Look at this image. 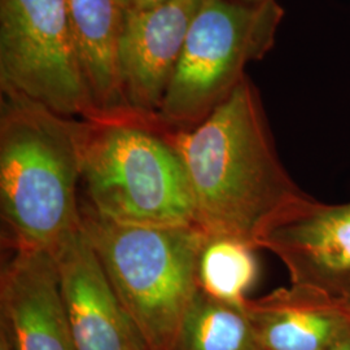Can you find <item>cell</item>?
<instances>
[{
    "label": "cell",
    "instance_id": "obj_1",
    "mask_svg": "<svg viewBox=\"0 0 350 350\" xmlns=\"http://www.w3.org/2000/svg\"><path fill=\"white\" fill-rule=\"evenodd\" d=\"M172 137L186 167L195 224L206 235L258 250L266 228L308 196L278 156L250 77L200 124Z\"/></svg>",
    "mask_w": 350,
    "mask_h": 350
},
{
    "label": "cell",
    "instance_id": "obj_2",
    "mask_svg": "<svg viewBox=\"0 0 350 350\" xmlns=\"http://www.w3.org/2000/svg\"><path fill=\"white\" fill-rule=\"evenodd\" d=\"M0 215L12 250L52 253L82 227L85 120L0 90Z\"/></svg>",
    "mask_w": 350,
    "mask_h": 350
},
{
    "label": "cell",
    "instance_id": "obj_3",
    "mask_svg": "<svg viewBox=\"0 0 350 350\" xmlns=\"http://www.w3.org/2000/svg\"><path fill=\"white\" fill-rule=\"evenodd\" d=\"M172 129L138 112L85 121L81 199L125 225L196 226Z\"/></svg>",
    "mask_w": 350,
    "mask_h": 350
},
{
    "label": "cell",
    "instance_id": "obj_4",
    "mask_svg": "<svg viewBox=\"0 0 350 350\" xmlns=\"http://www.w3.org/2000/svg\"><path fill=\"white\" fill-rule=\"evenodd\" d=\"M82 227L129 321L147 350H174L198 292L206 234L198 226L125 225L81 200Z\"/></svg>",
    "mask_w": 350,
    "mask_h": 350
},
{
    "label": "cell",
    "instance_id": "obj_5",
    "mask_svg": "<svg viewBox=\"0 0 350 350\" xmlns=\"http://www.w3.org/2000/svg\"><path fill=\"white\" fill-rule=\"evenodd\" d=\"M284 10L276 0H204L189 26L157 118L172 130L200 124L275 44Z\"/></svg>",
    "mask_w": 350,
    "mask_h": 350
},
{
    "label": "cell",
    "instance_id": "obj_6",
    "mask_svg": "<svg viewBox=\"0 0 350 350\" xmlns=\"http://www.w3.org/2000/svg\"><path fill=\"white\" fill-rule=\"evenodd\" d=\"M0 90L65 117H107L88 86L65 0H0Z\"/></svg>",
    "mask_w": 350,
    "mask_h": 350
},
{
    "label": "cell",
    "instance_id": "obj_7",
    "mask_svg": "<svg viewBox=\"0 0 350 350\" xmlns=\"http://www.w3.org/2000/svg\"><path fill=\"white\" fill-rule=\"evenodd\" d=\"M257 247L286 266L289 287L350 308V202L308 195L266 228Z\"/></svg>",
    "mask_w": 350,
    "mask_h": 350
},
{
    "label": "cell",
    "instance_id": "obj_8",
    "mask_svg": "<svg viewBox=\"0 0 350 350\" xmlns=\"http://www.w3.org/2000/svg\"><path fill=\"white\" fill-rule=\"evenodd\" d=\"M202 1L172 0L126 11L117 64L126 104L134 112L157 117Z\"/></svg>",
    "mask_w": 350,
    "mask_h": 350
},
{
    "label": "cell",
    "instance_id": "obj_9",
    "mask_svg": "<svg viewBox=\"0 0 350 350\" xmlns=\"http://www.w3.org/2000/svg\"><path fill=\"white\" fill-rule=\"evenodd\" d=\"M0 322L16 350H75L50 252L12 250L0 276Z\"/></svg>",
    "mask_w": 350,
    "mask_h": 350
},
{
    "label": "cell",
    "instance_id": "obj_10",
    "mask_svg": "<svg viewBox=\"0 0 350 350\" xmlns=\"http://www.w3.org/2000/svg\"><path fill=\"white\" fill-rule=\"evenodd\" d=\"M59 271L75 350H133L139 338L83 227L51 253Z\"/></svg>",
    "mask_w": 350,
    "mask_h": 350
},
{
    "label": "cell",
    "instance_id": "obj_11",
    "mask_svg": "<svg viewBox=\"0 0 350 350\" xmlns=\"http://www.w3.org/2000/svg\"><path fill=\"white\" fill-rule=\"evenodd\" d=\"M260 350H327L350 328V308L296 288L248 300Z\"/></svg>",
    "mask_w": 350,
    "mask_h": 350
},
{
    "label": "cell",
    "instance_id": "obj_12",
    "mask_svg": "<svg viewBox=\"0 0 350 350\" xmlns=\"http://www.w3.org/2000/svg\"><path fill=\"white\" fill-rule=\"evenodd\" d=\"M88 86L104 116L134 112L118 75V43L125 21L122 0H65Z\"/></svg>",
    "mask_w": 350,
    "mask_h": 350
},
{
    "label": "cell",
    "instance_id": "obj_13",
    "mask_svg": "<svg viewBox=\"0 0 350 350\" xmlns=\"http://www.w3.org/2000/svg\"><path fill=\"white\" fill-rule=\"evenodd\" d=\"M256 250L240 239L206 235L196 265L198 288L214 300L244 306L260 271Z\"/></svg>",
    "mask_w": 350,
    "mask_h": 350
},
{
    "label": "cell",
    "instance_id": "obj_14",
    "mask_svg": "<svg viewBox=\"0 0 350 350\" xmlns=\"http://www.w3.org/2000/svg\"><path fill=\"white\" fill-rule=\"evenodd\" d=\"M174 350H260L244 306L214 300L198 289Z\"/></svg>",
    "mask_w": 350,
    "mask_h": 350
},
{
    "label": "cell",
    "instance_id": "obj_15",
    "mask_svg": "<svg viewBox=\"0 0 350 350\" xmlns=\"http://www.w3.org/2000/svg\"><path fill=\"white\" fill-rule=\"evenodd\" d=\"M126 11H142L159 7L172 0H122Z\"/></svg>",
    "mask_w": 350,
    "mask_h": 350
},
{
    "label": "cell",
    "instance_id": "obj_16",
    "mask_svg": "<svg viewBox=\"0 0 350 350\" xmlns=\"http://www.w3.org/2000/svg\"><path fill=\"white\" fill-rule=\"evenodd\" d=\"M0 350H16L8 328L0 322Z\"/></svg>",
    "mask_w": 350,
    "mask_h": 350
},
{
    "label": "cell",
    "instance_id": "obj_17",
    "mask_svg": "<svg viewBox=\"0 0 350 350\" xmlns=\"http://www.w3.org/2000/svg\"><path fill=\"white\" fill-rule=\"evenodd\" d=\"M327 350H350V328Z\"/></svg>",
    "mask_w": 350,
    "mask_h": 350
},
{
    "label": "cell",
    "instance_id": "obj_18",
    "mask_svg": "<svg viewBox=\"0 0 350 350\" xmlns=\"http://www.w3.org/2000/svg\"><path fill=\"white\" fill-rule=\"evenodd\" d=\"M133 350H147V348L144 347V344H143V341L140 340V338H138L135 340L134 345H133Z\"/></svg>",
    "mask_w": 350,
    "mask_h": 350
},
{
    "label": "cell",
    "instance_id": "obj_19",
    "mask_svg": "<svg viewBox=\"0 0 350 350\" xmlns=\"http://www.w3.org/2000/svg\"><path fill=\"white\" fill-rule=\"evenodd\" d=\"M243 1H265V0H243Z\"/></svg>",
    "mask_w": 350,
    "mask_h": 350
}]
</instances>
